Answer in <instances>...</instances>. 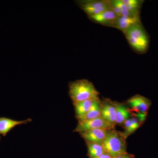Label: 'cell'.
Here are the masks:
<instances>
[{
  "instance_id": "8fae6325",
  "label": "cell",
  "mask_w": 158,
  "mask_h": 158,
  "mask_svg": "<svg viewBox=\"0 0 158 158\" xmlns=\"http://www.w3.org/2000/svg\"><path fill=\"white\" fill-rule=\"evenodd\" d=\"M141 23L140 17L118 16L113 23V27L116 28L124 32L133 25Z\"/></svg>"
},
{
  "instance_id": "3957f363",
  "label": "cell",
  "mask_w": 158,
  "mask_h": 158,
  "mask_svg": "<svg viewBox=\"0 0 158 158\" xmlns=\"http://www.w3.org/2000/svg\"><path fill=\"white\" fill-rule=\"evenodd\" d=\"M127 138L123 132L118 131L115 129L109 130L102 144L105 152L113 158L127 152Z\"/></svg>"
},
{
  "instance_id": "52a82bcc",
  "label": "cell",
  "mask_w": 158,
  "mask_h": 158,
  "mask_svg": "<svg viewBox=\"0 0 158 158\" xmlns=\"http://www.w3.org/2000/svg\"><path fill=\"white\" fill-rule=\"evenodd\" d=\"M127 103L135 111L138 113H148L152 104L149 99L139 94H136L127 101Z\"/></svg>"
},
{
  "instance_id": "8992f818",
  "label": "cell",
  "mask_w": 158,
  "mask_h": 158,
  "mask_svg": "<svg viewBox=\"0 0 158 158\" xmlns=\"http://www.w3.org/2000/svg\"><path fill=\"white\" fill-rule=\"evenodd\" d=\"M116 106L115 101L109 98L101 100V117L109 123L116 125Z\"/></svg>"
},
{
  "instance_id": "5b68a950",
  "label": "cell",
  "mask_w": 158,
  "mask_h": 158,
  "mask_svg": "<svg viewBox=\"0 0 158 158\" xmlns=\"http://www.w3.org/2000/svg\"><path fill=\"white\" fill-rule=\"evenodd\" d=\"M115 127L100 116L90 120L79 121L73 131L80 133L95 129L110 130L115 129Z\"/></svg>"
},
{
  "instance_id": "d6986e66",
  "label": "cell",
  "mask_w": 158,
  "mask_h": 158,
  "mask_svg": "<svg viewBox=\"0 0 158 158\" xmlns=\"http://www.w3.org/2000/svg\"><path fill=\"white\" fill-rule=\"evenodd\" d=\"M96 158H113L110 155L108 154L107 153L105 152L103 154L99 156H98V157Z\"/></svg>"
},
{
  "instance_id": "5bb4252c",
  "label": "cell",
  "mask_w": 158,
  "mask_h": 158,
  "mask_svg": "<svg viewBox=\"0 0 158 158\" xmlns=\"http://www.w3.org/2000/svg\"><path fill=\"white\" fill-rule=\"evenodd\" d=\"M116 106V124H123L127 119L129 118V110L123 103L115 101Z\"/></svg>"
},
{
  "instance_id": "e0dca14e",
  "label": "cell",
  "mask_w": 158,
  "mask_h": 158,
  "mask_svg": "<svg viewBox=\"0 0 158 158\" xmlns=\"http://www.w3.org/2000/svg\"><path fill=\"white\" fill-rule=\"evenodd\" d=\"M112 2L118 7L121 12V16L126 17H136L133 16L129 11L127 7L123 2L122 0H113L111 1Z\"/></svg>"
},
{
  "instance_id": "4fadbf2b",
  "label": "cell",
  "mask_w": 158,
  "mask_h": 158,
  "mask_svg": "<svg viewBox=\"0 0 158 158\" xmlns=\"http://www.w3.org/2000/svg\"><path fill=\"white\" fill-rule=\"evenodd\" d=\"M101 112V100L99 98L96 99L94 102L90 110L84 116L78 119V121L90 120L100 117Z\"/></svg>"
},
{
  "instance_id": "6da1fadb",
  "label": "cell",
  "mask_w": 158,
  "mask_h": 158,
  "mask_svg": "<svg viewBox=\"0 0 158 158\" xmlns=\"http://www.w3.org/2000/svg\"><path fill=\"white\" fill-rule=\"evenodd\" d=\"M69 88V93L73 103L99 97V93L94 85L90 81L86 79L70 82Z\"/></svg>"
},
{
  "instance_id": "ffe728a7",
  "label": "cell",
  "mask_w": 158,
  "mask_h": 158,
  "mask_svg": "<svg viewBox=\"0 0 158 158\" xmlns=\"http://www.w3.org/2000/svg\"><path fill=\"white\" fill-rule=\"evenodd\" d=\"M0 140H1V137H0Z\"/></svg>"
},
{
  "instance_id": "9a60e30c",
  "label": "cell",
  "mask_w": 158,
  "mask_h": 158,
  "mask_svg": "<svg viewBox=\"0 0 158 158\" xmlns=\"http://www.w3.org/2000/svg\"><path fill=\"white\" fill-rule=\"evenodd\" d=\"M89 158H96L105 152L102 144L95 143H86Z\"/></svg>"
},
{
  "instance_id": "277c9868",
  "label": "cell",
  "mask_w": 158,
  "mask_h": 158,
  "mask_svg": "<svg viewBox=\"0 0 158 158\" xmlns=\"http://www.w3.org/2000/svg\"><path fill=\"white\" fill-rule=\"evenodd\" d=\"M78 3L79 6L88 17L112 9L110 1H84Z\"/></svg>"
},
{
  "instance_id": "30bf717a",
  "label": "cell",
  "mask_w": 158,
  "mask_h": 158,
  "mask_svg": "<svg viewBox=\"0 0 158 158\" xmlns=\"http://www.w3.org/2000/svg\"><path fill=\"white\" fill-rule=\"evenodd\" d=\"M31 121L32 119L30 118L23 120H15L5 117H0V135L6 136L15 127L27 124Z\"/></svg>"
},
{
  "instance_id": "2e32d148",
  "label": "cell",
  "mask_w": 158,
  "mask_h": 158,
  "mask_svg": "<svg viewBox=\"0 0 158 158\" xmlns=\"http://www.w3.org/2000/svg\"><path fill=\"white\" fill-rule=\"evenodd\" d=\"M129 11L133 16L140 17V10L142 1L138 0H122Z\"/></svg>"
},
{
  "instance_id": "9c48e42d",
  "label": "cell",
  "mask_w": 158,
  "mask_h": 158,
  "mask_svg": "<svg viewBox=\"0 0 158 158\" xmlns=\"http://www.w3.org/2000/svg\"><path fill=\"white\" fill-rule=\"evenodd\" d=\"M118 17V15L111 9L88 17L94 23L102 25L113 27V23Z\"/></svg>"
},
{
  "instance_id": "7c38bea8",
  "label": "cell",
  "mask_w": 158,
  "mask_h": 158,
  "mask_svg": "<svg viewBox=\"0 0 158 158\" xmlns=\"http://www.w3.org/2000/svg\"><path fill=\"white\" fill-rule=\"evenodd\" d=\"M98 98L73 103L75 111L76 118L77 120L88 113L92 107L94 100Z\"/></svg>"
},
{
  "instance_id": "7a4b0ae2",
  "label": "cell",
  "mask_w": 158,
  "mask_h": 158,
  "mask_svg": "<svg viewBox=\"0 0 158 158\" xmlns=\"http://www.w3.org/2000/svg\"><path fill=\"white\" fill-rule=\"evenodd\" d=\"M123 34L134 50L139 53H144L147 52L149 46V38L141 23L131 26Z\"/></svg>"
},
{
  "instance_id": "ac0fdd59",
  "label": "cell",
  "mask_w": 158,
  "mask_h": 158,
  "mask_svg": "<svg viewBox=\"0 0 158 158\" xmlns=\"http://www.w3.org/2000/svg\"><path fill=\"white\" fill-rule=\"evenodd\" d=\"M113 158H135V156L127 152L116 156Z\"/></svg>"
},
{
  "instance_id": "ba28073f",
  "label": "cell",
  "mask_w": 158,
  "mask_h": 158,
  "mask_svg": "<svg viewBox=\"0 0 158 158\" xmlns=\"http://www.w3.org/2000/svg\"><path fill=\"white\" fill-rule=\"evenodd\" d=\"M109 130L95 129L79 133L86 143H95L102 144Z\"/></svg>"
}]
</instances>
